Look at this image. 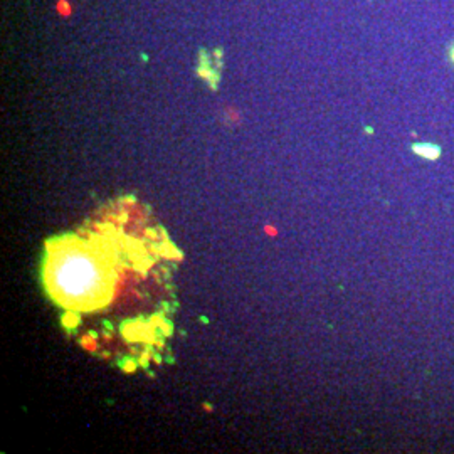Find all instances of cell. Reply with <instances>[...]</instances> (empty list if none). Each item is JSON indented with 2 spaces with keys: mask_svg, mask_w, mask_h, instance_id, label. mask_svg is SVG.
I'll return each instance as SVG.
<instances>
[{
  "mask_svg": "<svg viewBox=\"0 0 454 454\" xmlns=\"http://www.w3.org/2000/svg\"><path fill=\"white\" fill-rule=\"evenodd\" d=\"M412 152L426 160H438L441 157V147L434 143H414Z\"/></svg>",
  "mask_w": 454,
  "mask_h": 454,
  "instance_id": "7a4b0ae2",
  "label": "cell"
},
{
  "mask_svg": "<svg viewBox=\"0 0 454 454\" xmlns=\"http://www.w3.org/2000/svg\"><path fill=\"white\" fill-rule=\"evenodd\" d=\"M263 231H264L267 235H269V238H276V235H278V229H276V227H273V226H264V227H263Z\"/></svg>",
  "mask_w": 454,
  "mask_h": 454,
  "instance_id": "52a82bcc",
  "label": "cell"
},
{
  "mask_svg": "<svg viewBox=\"0 0 454 454\" xmlns=\"http://www.w3.org/2000/svg\"><path fill=\"white\" fill-rule=\"evenodd\" d=\"M58 9H59V12H61V14H63V15H67V14H69V12H71L69 7H67V2H66V0H61L59 5H58Z\"/></svg>",
  "mask_w": 454,
  "mask_h": 454,
  "instance_id": "8992f818",
  "label": "cell"
},
{
  "mask_svg": "<svg viewBox=\"0 0 454 454\" xmlns=\"http://www.w3.org/2000/svg\"><path fill=\"white\" fill-rule=\"evenodd\" d=\"M49 252L46 284L59 304L71 310H95L110 301L116 273L111 271L101 244L59 241L56 247L49 244Z\"/></svg>",
  "mask_w": 454,
  "mask_h": 454,
  "instance_id": "6da1fadb",
  "label": "cell"
},
{
  "mask_svg": "<svg viewBox=\"0 0 454 454\" xmlns=\"http://www.w3.org/2000/svg\"><path fill=\"white\" fill-rule=\"evenodd\" d=\"M204 409H205V410H209V412H210V410H212V406H204Z\"/></svg>",
  "mask_w": 454,
  "mask_h": 454,
  "instance_id": "9c48e42d",
  "label": "cell"
},
{
  "mask_svg": "<svg viewBox=\"0 0 454 454\" xmlns=\"http://www.w3.org/2000/svg\"><path fill=\"white\" fill-rule=\"evenodd\" d=\"M449 58H451V63L454 64V44H452L451 49H449Z\"/></svg>",
  "mask_w": 454,
  "mask_h": 454,
  "instance_id": "ba28073f",
  "label": "cell"
},
{
  "mask_svg": "<svg viewBox=\"0 0 454 454\" xmlns=\"http://www.w3.org/2000/svg\"><path fill=\"white\" fill-rule=\"evenodd\" d=\"M78 321H79L78 313H67V315L64 316V325H66L67 328L76 326V325H78Z\"/></svg>",
  "mask_w": 454,
  "mask_h": 454,
  "instance_id": "277c9868",
  "label": "cell"
},
{
  "mask_svg": "<svg viewBox=\"0 0 454 454\" xmlns=\"http://www.w3.org/2000/svg\"><path fill=\"white\" fill-rule=\"evenodd\" d=\"M123 370L130 372V374H133V372L136 370V364L133 362V360H128V362L123 364Z\"/></svg>",
  "mask_w": 454,
  "mask_h": 454,
  "instance_id": "5b68a950",
  "label": "cell"
},
{
  "mask_svg": "<svg viewBox=\"0 0 454 454\" xmlns=\"http://www.w3.org/2000/svg\"><path fill=\"white\" fill-rule=\"evenodd\" d=\"M81 345H83L88 352H95L96 350V341L93 340V335H89V337H84L83 340H81Z\"/></svg>",
  "mask_w": 454,
  "mask_h": 454,
  "instance_id": "3957f363",
  "label": "cell"
}]
</instances>
